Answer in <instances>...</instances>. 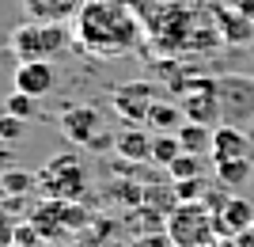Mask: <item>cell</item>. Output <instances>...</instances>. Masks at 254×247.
<instances>
[{
	"mask_svg": "<svg viewBox=\"0 0 254 247\" xmlns=\"http://www.w3.org/2000/svg\"><path fill=\"white\" fill-rule=\"evenodd\" d=\"M76 34L68 23H34L27 19L23 27H15L8 38V50L19 61H53L57 54H64L68 50V42H72Z\"/></svg>",
	"mask_w": 254,
	"mask_h": 247,
	"instance_id": "2",
	"label": "cell"
},
{
	"mask_svg": "<svg viewBox=\"0 0 254 247\" xmlns=\"http://www.w3.org/2000/svg\"><path fill=\"white\" fill-rule=\"evenodd\" d=\"M175 194H179V202H205V194H209V183H205L201 175H197V179L175 183Z\"/></svg>",
	"mask_w": 254,
	"mask_h": 247,
	"instance_id": "22",
	"label": "cell"
},
{
	"mask_svg": "<svg viewBox=\"0 0 254 247\" xmlns=\"http://www.w3.org/2000/svg\"><path fill=\"white\" fill-rule=\"evenodd\" d=\"M212 8H239V0H209Z\"/></svg>",
	"mask_w": 254,
	"mask_h": 247,
	"instance_id": "27",
	"label": "cell"
},
{
	"mask_svg": "<svg viewBox=\"0 0 254 247\" xmlns=\"http://www.w3.org/2000/svg\"><path fill=\"white\" fill-rule=\"evenodd\" d=\"M251 179V160H224L216 164V183L220 186H239Z\"/></svg>",
	"mask_w": 254,
	"mask_h": 247,
	"instance_id": "19",
	"label": "cell"
},
{
	"mask_svg": "<svg viewBox=\"0 0 254 247\" xmlns=\"http://www.w3.org/2000/svg\"><path fill=\"white\" fill-rule=\"evenodd\" d=\"M84 8V0H23L27 19L34 23H72Z\"/></svg>",
	"mask_w": 254,
	"mask_h": 247,
	"instance_id": "12",
	"label": "cell"
},
{
	"mask_svg": "<svg viewBox=\"0 0 254 247\" xmlns=\"http://www.w3.org/2000/svg\"><path fill=\"white\" fill-rule=\"evenodd\" d=\"M11 84H15V91H23V95L42 99V95H50V91H53V84H57V73H53V65H50V61H19V65H15Z\"/></svg>",
	"mask_w": 254,
	"mask_h": 247,
	"instance_id": "10",
	"label": "cell"
},
{
	"mask_svg": "<svg viewBox=\"0 0 254 247\" xmlns=\"http://www.w3.org/2000/svg\"><path fill=\"white\" fill-rule=\"evenodd\" d=\"M182 122H186L182 107H175V103H163V99H159L156 107H152V114H148V126H152V129H159V133L182 129Z\"/></svg>",
	"mask_w": 254,
	"mask_h": 247,
	"instance_id": "17",
	"label": "cell"
},
{
	"mask_svg": "<svg viewBox=\"0 0 254 247\" xmlns=\"http://www.w3.org/2000/svg\"><path fill=\"white\" fill-rule=\"evenodd\" d=\"M216 95H220V126L243 129L247 122H254V76H216Z\"/></svg>",
	"mask_w": 254,
	"mask_h": 247,
	"instance_id": "5",
	"label": "cell"
},
{
	"mask_svg": "<svg viewBox=\"0 0 254 247\" xmlns=\"http://www.w3.org/2000/svg\"><path fill=\"white\" fill-rule=\"evenodd\" d=\"M175 247H212L216 244V217L205 202H179L163 221Z\"/></svg>",
	"mask_w": 254,
	"mask_h": 247,
	"instance_id": "3",
	"label": "cell"
},
{
	"mask_svg": "<svg viewBox=\"0 0 254 247\" xmlns=\"http://www.w3.org/2000/svg\"><path fill=\"white\" fill-rule=\"evenodd\" d=\"M0 247H4V244H0Z\"/></svg>",
	"mask_w": 254,
	"mask_h": 247,
	"instance_id": "32",
	"label": "cell"
},
{
	"mask_svg": "<svg viewBox=\"0 0 254 247\" xmlns=\"http://www.w3.org/2000/svg\"><path fill=\"white\" fill-rule=\"evenodd\" d=\"M31 225L42 240H57V236L80 232V228L87 225V213L80 209V202H53V198H46L31 213Z\"/></svg>",
	"mask_w": 254,
	"mask_h": 247,
	"instance_id": "6",
	"label": "cell"
},
{
	"mask_svg": "<svg viewBox=\"0 0 254 247\" xmlns=\"http://www.w3.org/2000/svg\"><path fill=\"white\" fill-rule=\"evenodd\" d=\"M114 149L122 152L126 160H148V156H152V137L144 133V129L133 126V129H126V133L114 141Z\"/></svg>",
	"mask_w": 254,
	"mask_h": 247,
	"instance_id": "16",
	"label": "cell"
},
{
	"mask_svg": "<svg viewBox=\"0 0 254 247\" xmlns=\"http://www.w3.org/2000/svg\"><path fill=\"white\" fill-rule=\"evenodd\" d=\"M129 247H175V240L167 236V228H156V232H140Z\"/></svg>",
	"mask_w": 254,
	"mask_h": 247,
	"instance_id": "25",
	"label": "cell"
},
{
	"mask_svg": "<svg viewBox=\"0 0 254 247\" xmlns=\"http://www.w3.org/2000/svg\"><path fill=\"white\" fill-rule=\"evenodd\" d=\"M0 114H4V107H0Z\"/></svg>",
	"mask_w": 254,
	"mask_h": 247,
	"instance_id": "31",
	"label": "cell"
},
{
	"mask_svg": "<svg viewBox=\"0 0 254 247\" xmlns=\"http://www.w3.org/2000/svg\"><path fill=\"white\" fill-rule=\"evenodd\" d=\"M182 156V141L179 133H159V137H152V164H159V167H171V164Z\"/></svg>",
	"mask_w": 254,
	"mask_h": 247,
	"instance_id": "18",
	"label": "cell"
},
{
	"mask_svg": "<svg viewBox=\"0 0 254 247\" xmlns=\"http://www.w3.org/2000/svg\"><path fill=\"white\" fill-rule=\"evenodd\" d=\"M251 152V141H247V129L239 126H216V137H212V160H247Z\"/></svg>",
	"mask_w": 254,
	"mask_h": 247,
	"instance_id": "14",
	"label": "cell"
},
{
	"mask_svg": "<svg viewBox=\"0 0 254 247\" xmlns=\"http://www.w3.org/2000/svg\"><path fill=\"white\" fill-rule=\"evenodd\" d=\"M212 15H216V34H220L224 42L243 46V42L254 38V19L243 15L239 8H212Z\"/></svg>",
	"mask_w": 254,
	"mask_h": 247,
	"instance_id": "13",
	"label": "cell"
},
{
	"mask_svg": "<svg viewBox=\"0 0 254 247\" xmlns=\"http://www.w3.org/2000/svg\"><path fill=\"white\" fill-rule=\"evenodd\" d=\"M23 133H27V122L4 110V114H0V141H19Z\"/></svg>",
	"mask_w": 254,
	"mask_h": 247,
	"instance_id": "24",
	"label": "cell"
},
{
	"mask_svg": "<svg viewBox=\"0 0 254 247\" xmlns=\"http://www.w3.org/2000/svg\"><path fill=\"white\" fill-rule=\"evenodd\" d=\"M4 198H8V190H4V183H0V202H4Z\"/></svg>",
	"mask_w": 254,
	"mask_h": 247,
	"instance_id": "30",
	"label": "cell"
},
{
	"mask_svg": "<svg viewBox=\"0 0 254 247\" xmlns=\"http://www.w3.org/2000/svg\"><path fill=\"white\" fill-rule=\"evenodd\" d=\"M99 110L95 107H68L61 114V133L80 149H95V145H106V137H99Z\"/></svg>",
	"mask_w": 254,
	"mask_h": 247,
	"instance_id": "9",
	"label": "cell"
},
{
	"mask_svg": "<svg viewBox=\"0 0 254 247\" xmlns=\"http://www.w3.org/2000/svg\"><path fill=\"white\" fill-rule=\"evenodd\" d=\"M182 114L186 122L201 126H220V95H216V76H193L182 87Z\"/></svg>",
	"mask_w": 254,
	"mask_h": 247,
	"instance_id": "7",
	"label": "cell"
},
{
	"mask_svg": "<svg viewBox=\"0 0 254 247\" xmlns=\"http://www.w3.org/2000/svg\"><path fill=\"white\" fill-rule=\"evenodd\" d=\"M34 103H38V99L23 95V91H11L8 103H4V110H8V114H15V118H23V122H31L34 114H38V107H34Z\"/></svg>",
	"mask_w": 254,
	"mask_h": 247,
	"instance_id": "21",
	"label": "cell"
},
{
	"mask_svg": "<svg viewBox=\"0 0 254 247\" xmlns=\"http://www.w3.org/2000/svg\"><path fill=\"white\" fill-rule=\"evenodd\" d=\"M171 183H186V179H197L201 175V156H190V152H182L179 160L167 167Z\"/></svg>",
	"mask_w": 254,
	"mask_h": 247,
	"instance_id": "20",
	"label": "cell"
},
{
	"mask_svg": "<svg viewBox=\"0 0 254 247\" xmlns=\"http://www.w3.org/2000/svg\"><path fill=\"white\" fill-rule=\"evenodd\" d=\"M212 217H216V236L239 240L247 228L254 225V205L247 202V198H235V194H232L220 209H212Z\"/></svg>",
	"mask_w": 254,
	"mask_h": 247,
	"instance_id": "11",
	"label": "cell"
},
{
	"mask_svg": "<svg viewBox=\"0 0 254 247\" xmlns=\"http://www.w3.org/2000/svg\"><path fill=\"white\" fill-rule=\"evenodd\" d=\"M235 244H239V247H254V225L247 228V232H243V236H239V240H235Z\"/></svg>",
	"mask_w": 254,
	"mask_h": 247,
	"instance_id": "26",
	"label": "cell"
},
{
	"mask_svg": "<svg viewBox=\"0 0 254 247\" xmlns=\"http://www.w3.org/2000/svg\"><path fill=\"white\" fill-rule=\"evenodd\" d=\"M11 247H42L38 240H23V244H11Z\"/></svg>",
	"mask_w": 254,
	"mask_h": 247,
	"instance_id": "29",
	"label": "cell"
},
{
	"mask_svg": "<svg viewBox=\"0 0 254 247\" xmlns=\"http://www.w3.org/2000/svg\"><path fill=\"white\" fill-rule=\"evenodd\" d=\"M0 183H4V190H8V198H11V194H27L31 186H38V179L27 175V171H4Z\"/></svg>",
	"mask_w": 254,
	"mask_h": 247,
	"instance_id": "23",
	"label": "cell"
},
{
	"mask_svg": "<svg viewBox=\"0 0 254 247\" xmlns=\"http://www.w3.org/2000/svg\"><path fill=\"white\" fill-rule=\"evenodd\" d=\"M156 103H159V87L148 84V80H133V84L114 87V110L129 122V126L148 122V114H152Z\"/></svg>",
	"mask_w": 254,
	"mask_h": 247,
	"instance_id": "8",
	"label": "cell"
},
{
	"mask_svg": "<svg viewBox=\"0 0 254 247\" xmlns=\"http://www.w3.org/2000/svg\"><path fill=\"white\" fill-rule=\"evenodd\" d=\"M212 247H239V244H235V240H224V236H220V240H216Z\"/></svg>",
	"mask_w": 254,
	"mask_h": 247,
	"instance_id": "28",
	"label": "cell"
},
{
	"mask_svg": "<svg viewBox=\"0 0 254 247\" xmlns=\"http://www.w3.org/2000/svg\"><path fill=\"white\" fill-rule=\"evenodd\" d=\"M72 34L87 54L122 57L140 46L144 23L129 0H84L80 15L72 19Z\"/></svg>",
	"mask_w": 254,
	"mask_h": 247,
	"instance_id": "1",
	"label": "cell"
},
{
	"mask_svg": "<svg viewBox=\"0 0 254 247\" xmlns=\"http://www.w3.org/2000/svg\"><path fill=\"white\" fill-rule=\"evenodd\" d=\"M38 179V190L53 202H80L87 194V171L76 156H57L34 175Z\"/></svg>",
	"mask_w": 254,
	"mask_h": 247,
	"instance_id": "4",
	"label": "cell"
},
{
	"mask_svg": "<svg viewBox=\"0 0 254 247\" xmlns=\"http://www.w3.org/2000/svg\"><path fill=\"white\" fill-rule=\"evenodd\" d=\"M212 137H216V126H201V122H182L179 129L182 152L190 156H212Z\"/></svg>",
	"mask_w": 254,
	"mask_h": 247,
	"instance_id": "15",
	"label": "cell"
}]
</instances>
